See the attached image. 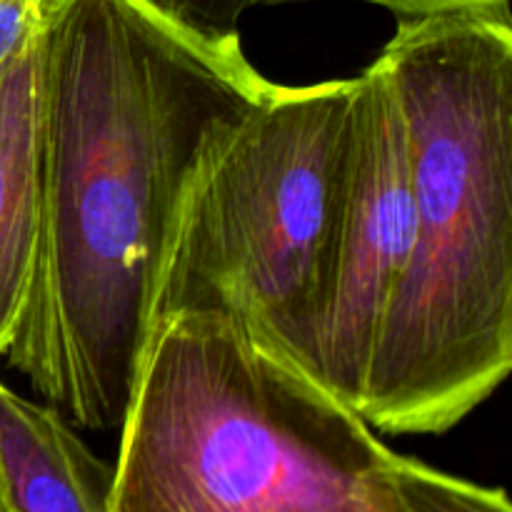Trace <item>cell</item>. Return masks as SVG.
<instances>
[{"label":"cell","mask_w":512,"mask_h":512,"mask_svg":"<svg viewBox=\"0 0 512 512\" xmlns=\"http://www.w3.org/2000/svg\"><path fill=\"white\" fill-rule=\"evenodd\" d=\"M53 0H0V70L33 48Z\"/></svg>","instance_id":"obj_9"},{"label":"cell","mask_w":512,"mask_h":512,"mask_svg":"<svg viewBox=\"0 0 512 512\" xmlns=\"http://www.w3.org/2000/svg\"><path fill=\"white\" fill-rule=\"evenodd\" d=\"M38 170L40 38L0 70V358L13 340L33 273Z\"/></svg>","instance_id":"obj_7"},{"label":"cell","mask_w":512,"mask_h":512,"mask_svg":"<svg viewBox=\"0 0 512 512\" xmlns=\"http://www.w3.org/2000/svg\"><path fill=\"white\" fill-rule=\"evenodd\" d=\"M0 478L10 512H113L115 470L73 423L0 383Z\"/></svg>","instance_id":"obj_6"},{"label":"cell","mask_w":512,"mask_h":512,"mask_svg":"<svg viewBox=\"0 0 512 512\" xmlns=\"http://www.w3.org/2000/svg\"><path fill=\"white\" fill-rule=\"evenodd\" d=\"M178 18L180 23L193 25L208 33H233L238 30V20L248 10L265 8V5L305 3V0H150ZM355 3L378 5L390 10L395 18H418V15L443 13V10L463 8H493V5H510V0H355Z\"/></svg>","instance_id":"obj_8"},{"label":"cell","mask_w":512,"mask_h":512,"mask_svg":"<svg viewBox=\"0 0 512 512\" xmlns=\"http://www.w3.org/2000/svg\"><path fill=\"white\" fill-rule=\"evenodd\" d=\"M0 512H10V508H8V498H5L3 478H0Z\"/></svg>","instance_id":"obj_10"},{"label":"cell","mask_w":512,"mask_h":512,"mask_svg":"<svg viewBox=\"0 0 512 512\" xmlns=\"http://www.w3.org/2000/svg\"><path fill=\"white\" fill-rule=\"evenodd\" d=\"M353 108L355 75L275 83L210 145L175 215L153 328L173 315H215L318 380Z\"/></svg>","instance_id":"obj_4"},{"label":"cell","mask_w":512,"mask_h":512,"mask_svg":"<svg viewBox=\"0 0 512 512\" xmlns=\"http://www.w3.org/2000/svg\"><path fill=\"white\" fill-rule=\"evenodd\" d=\"M353 118V163L320 325L318 380L358 410L375 338L413 243L408 130L380 58L355 75Z\"/></svg>","instance_id":"obj_5"},{"label":"cell","mask_w":512,"mask_h":512,"mask_svg":"<svg viewBox=\"0 0 512 512\" xmlns=\"http://www.w3.org/2000/svg\"><path fill=\"white\" fill-rule=\"evenodd\" d=\"M378 58L408 130L413 243L358 413L443 435L512 370L510 5L398 18Z\"/></svg>","instance_id":"obj_2"},{"label":"cell","mask_w":512,"mask_h":512,"mask_svg":"<svg viewBox=\"0 0 512 512\" xmlns=\"http://www.w3.org/2000/svg\"><path fill=\"white\" fill-rule=\"evenodd\" d=\"M273 85L238 30H198L150 0L50 3L38 243L5 358L78 428L123 425L185 188Z\"/></svg>","instance_id":"obj_1"},{"label":"cell","mask_w":512,"mask_h":512,"mask_svg":"<svg viewBox=\"0 0 512 512\" xmlns=\"http://www.w3.org/2000/svg\"><path fill=\"white\" fill-rule=\"evenodd\" d=\"M118 430L113 512H512L215 315L155 325Z\"/></svg>","instance_id":"obj_3"}]
</instances>
